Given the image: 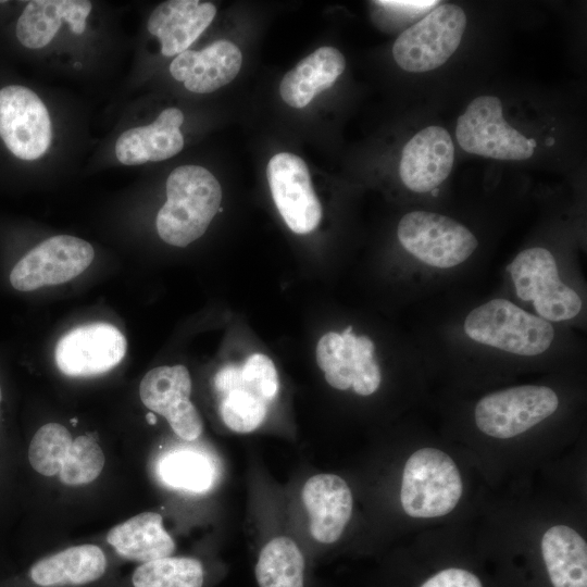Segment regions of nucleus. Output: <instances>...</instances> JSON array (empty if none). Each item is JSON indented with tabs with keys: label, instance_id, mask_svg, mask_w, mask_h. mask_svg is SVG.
<instances>
[{
	"label": "nucleus",
	"instance_id": "1",
	"mask_svg": "<svg viewBox=\"0 0 587 587\" xmlns=\"http://www.w3.org/2000/svg\"><path fill=\"white\" fill-rule=\"evenodd\" d=\"M166 197L155 220L158 234L168 245L186 247L204 234L217 213L222 188L207 168L183 165L170 174Z\"/></svg>",
	"mask_w": 587,
	"mask_h": 587
},
{
	"label": "nucleus",
	"instance_id": "2",
	"mask_svg": "<svg viewBox=\"0 0 587 587\" xmlns=\"http://www.w3.org/2000/svg\"><path fill=\"white\" fill-rule=\"evenodd\" d=\"M462 330L474 344L528 358L544 354L555 340L552 323L505 298L473 308L463 320Z\"/></svg>",
	"mask_w": 587,
	"mask_h": 587
},
{
	"label": "nucleus",
	"instance_id": "3",
	"mask_svg": "<svg viewBox=\"0 0 587 587\" xmlns=\"http://www.w3.org/2000/svg\"><path fill=\"white\" fill-rule=\"evenodd\" d=\"M220 395L218 412L226 427L246 434L265 420L270 403L277 397L279 379L273 361L254 353L242 365L228 364L214 377Z\"/></svg>",
	"mask_w": 587,
	"mask_h": 587
},
{
	"label": "nucleus",
	"instance_id": "4",
	"mask_svg": "<svg viewBox=\"0 0 587 587\" xmlns=\"http://www.w3.org/2000/svg\"><path fill=\"white\" fill-rule=\"evenodd\" d=\"M516 297L530 303L537 316L560 323L578 316L583 300L560 277L550 250L532 247L522 250L507 266Z\"/></svg>",
	"mask_w": 587,
	"mask_h": 587
},
{
	"label": "nucleus",
	"instance_id": "5",
	"mask_svg": "<svg viewBox=\"0 0 587 587\" xmlns=\"http://www.w3.org/2000/svg\"><path fill=\"white\" fill-rule=\"evenodd\" d=\"M462 495V480L454 461L444 451L423 448L405 462L400 501L412 517H438L451 512Z\"/></svg>",
	"mask_w": 587,
	"mask_h": 587
},
{
	"label": "nucleus",
	"instance_id": "6",
	"mask_svg": "<svg viewBox=\"0 0 587 587\" xmlns=\"http://www.w3.org/2000/svg\"><path fill=\"white\" fill-rule=\"evenodd\" d=\"M32 467L47 477L58 476L67 486L92 483L101 474L105 458L95 438L71 432L59 423L42 425L28 447Z\"/></svg>",
	"mask_w": 587,
	"mask_h": 587
},
{
	"label": "nucleus",
	"instance_id": "7",
	"mask_svg": "<svg viewBox=\"0 0 587 587\" xmlns=\"http://www.w3.org/2000/svg\"><path fill=\"white\" fill-rule=\"evenodd\" d=\"M402 248L420 263L450 270L466 262L478 247L475 235L460 222L439 213L413 211L398 223Z\"/></svg>",
	"mask_w": 587,
	"mask_h": 587
},
{
	"label": "nucleus",
	"instance_id": "8",
	"mask_svg": "<svg viewBox=\"0 0 587 587\" xmlns=\"http://www.w3.org/2000/svg\"><path fill=\"white\" fill-rule=\"evenodd\" d=\"M465 27L466 15L460 7L438 4L398 36L392 46V57L407 72L435 70L455 52Z\"/></svg>",
	"mask_w": 587,
	"mask_h": 587
},
{
	"label": "nucleus",
	"instance_id": "9",
	"mask_svg": "<svg viewBox=\"0 0 587 587\" xmlns=\"http://www.w3.org/2000/svg\"><path fill=\"white\" fill-rule=\"evenodd\" d=\"M455 136L464 151L503 161L526 160L537 146L505 122L501 100L492 96L477 97L467 105L458 118Z\"/></svg>",
	"mask_w": 587,
	"mask_h": 587
},
{
	"label": "nucleus",
	"instance_id": "10",
	"mask_svg": "<svg viewBox=\"0 0 587 587\" xmlns=\"http://www.w3.org/2000/svg\"><path fill=\"white\" fill-rule=\"evenodd\" d=\"M559 407L555 391L547 386L522 385L491 392L476 404V426L484 434L507 439L552 415Z\"/></svg>",
	"mask_w": 587,
	"mask_h": 587
},
{
	"label": "nucleus",
	"instance_id": "11",
	"mask_svg": "<svg viewBox=\"0 0 587 587\" xmlns=\"http://www.w3.org/2000/svg\"><path fill=\"white\" fill-rule=\"evenodd\" d=\"M316 362L333 388L371 396L382 382L375 359V344L366 335H357L352 326L341 333L324 334L316 346Z\"/></svg>",
	"mask_w": 587,
	"mask_h": 587
},
{
	"label": "nucleus",
	"instance_id": "12",
	"mask_svg": "<svg viewBox=\"0 0 587 587\" xmlns=\"http://www.w3.org/2000/svg\"><path fill=\"white\" fill-rule=\"evenodd\" d=\"M93 248L84 239L53 236L26 253L13 267L10 282L20 291L66 283L92 262Z\"/></svg>",
	"mask_w": 587,
	"mask_h": 587
},
{
	"label": "nucleus",
	"instance_id": "13",
	"mask_svg": "<svg viewBox=\"0 0 587 587\" xmlns=\"http://www.w3.org/2000/svg\"><path fill=\"white\" fill-rule=\"evenodd\" d=\"M0 137L15 157L25 161L39 159L48 151L51 121L33 90L20 85L0 89Z\"/></svg>",
	"mask_w": 587,
	"mask_h": 587
},
{
	"label": "nucleus",
	"instance_id": "14",
	"mask_svg": "<svg viewBox=\"0 0 587 587\" xmlns=\"http://www.w3.org/2000/svg\"><path fill=\"white\" fill-rule=\"evenodd\" d=\"M267 182L275 205L286 225L296 234H309L321 222L322 207L304 161L280 152L267 163Z\"/></svg>",
	"mask_w": 587,
	"mask_h": 587
},
{
	"label": "nucleus",
	"instance_id": "15",
	"mask_svg": "<svg viewBox=\"0 0 587 587\" xmlns=\"http://www.w3.org/2000/svg\"><path fill=\"white\" fill-rule=\"evenodd\" d=\"M191 378L186 366H158L141 379L139 396L149 410L164 416L173 432L187 441L203 430L202 419L190 401Z\"/></svg>",
	"mask_w": 587,
	"mask_h": 587
},
{
	"label": "nucleus",
	"instance_id": "16",
	"mask_svg": "<svg viewBox=\"0 0 587 587\" xmlns=\"http://www.w3.org/2000/svg\"><path fill=\"white\" fill-rule=\"evenodd\" d=\"M126 352V339L112 324L97 322L75 327L57 344L55 363L68 376L102 374L116 366Z\"/></svg>",
	"mask_w": 587,
	"mask_h": 587
},
{
	"label": "nucleus",
	"instance_id": "17",
	"mask_svg": "<svg viewBox=\"0 0 587 587\" xmlns=\"http://www.w3.org/2000/svg\"><path fill=\"white\" fill-rule=\"evenodd\" d=\"M454 146L450 134L441 126H427L403 147L399 176L411 191H434L450 174Z\"/></svg>",
	"mask_w": 587,
	"mask_h": 587
},
{
	"label": "nucleus",
	"instance_id": "18",
	"mask_svg": "<svg viewBox=\"0 0 587 587\" xmlns=\"http://www.w3.org/2000/svg\"><path fill=\"white\" fill-rule=\"evenodd\" d=\"M302 501L310 517V532L321 544H334L352 514L351 490L340 476L316 474L303 485Z\"/></svg>",
	"mask_w": 587,
	"mask_h": 587
},
{
	"label": "nucleus",
	"instance_id": "19",
	"mask_svg": "<svg viewBox=\"0 0 587 587\" xmlns=\"http://www.w3.org/2000/svg\"><path fill=\"white\" fill-rule=\"evenodd\" d=\"M242 55L230 41L217 40L200 51L185 50L170 65L171 75L197 93L212 92L230 83L239 73Z\"/></svg>",
	"mask_w": 587,
	"mask_h": 587
},
{
	"label": "nucleus",
	"instance_id": "20",
	"mask_svg": "<svg viewBox=\"0 0 587 587\" xmlns=\"http://www.w3.org/2000/svg\"><path fill=\"white\" fill-rule=\"evenodd\" d=\"M216 9L211 2L170 0L159 4L148 20V30L159 38L165 57L177 55L211 24Z\"/></svg>",
	"mask_w": 587,
	"mask_h": 587
},
{
	"label": "nucleus",
	"instance_id": "21",
	"mask_svg": "<svg viewBox=\"0 0 587 587\" xmlns=\"http://www.w3.org/2000/svg\"><path fill=\"white\" fill-rule=\"evenodd\" d=\"M183 122V112L168 108L152 124L127 129L115 143L117 160L125 165H140L174 157L184 147L179 129Z\"/></svg>",
	"mask_w": 587,
	"mask_h": 587
},
{
	"label": "nucleus",
	"instance_id": "22",
	"mask_svg": "<svg viewBox=\"0 0 587 587\" xmlns=\"http://www.w3.org/2000/svg\"><path fill=\"white\" fill-rule=\"evenodd\" d=\"M108 567L103 550L96 545H79L45 557L29 570L39 587H77L98 580Z\"/></svg>",
	"mask_w": 587,
	"mask_h": 587
},
{
	"label": "nucleus",
	"instance_id": "23",
	"mask_svg": "<svg viewBox=\"0 0 587 587\" xmlns=\"http://www.w3.org/2000/svg\"><path fill=\"white\" fill-rule=\"evenodd\" d=\"M345 67L338 49L321 47L285 74L279 86L282 99L292 108H304L317 93L332 87Z\"/></svg>",
	"mask_w": 587,
	"mask_h": 587
},
{
	"label": "nucleus",
	"instance_id": "24",
	"mask_svg": "<svg viewBox=\"0 0 587 587\" xmlns=\"http://www.w3.org/2000/svg\"><path fill=\"white\" fill-rule=\"evenodd\" d=\"M107 540L122 558L141 563L171 557L175 550L162 516L155 512L137 514L112 527Z\"/></svg>",
	"mask_w": 587,
	"mask_h": 587
},
{
	"label": "nucleus",
	"instance_id": "25",
	"mask_svg": "<svg viewBox=\"0 0 587 587\" xmlns=\"http://www.w3.org/2000/svg\"><path fill=\"white\" fill-rule=\"evenodd\" d=\"M541 553L553 587H587V545L573 528L550 527L542 536Z\"/></svg>",
	"mask_w": 587,
	"mask_h": 587
},
{
	"label": "nucleus",
	"instance_id": "26",
	"mask_svg": "<svg viewBox=\"0 0 587 587\" xmlns=\"http://www.w3.org/2000/svg\"><path fill=\"white\" fill-rule=\"evenodd\" d=\"M304 557L288 537H275L261 550L255 564L259 587H304Z\"/></svg>",
	"mask_w": 587,
	"mask_h": 587
},
{
	"label": "nucleus",
	"instance_id": "27",
	"mask_svg": "<svg viewBox=\"0 0 587 587\" xmlns=\"http://www.w3.org/2000/svg\"><path fill=\"white\" fill-rule=\"evenodd\" d=\"M132 584L133 587H202L204 569L193 558L165 557L138 565Z\"/></svg>",
	"mask_w": 587,
	"mask_h": 587
},
{
	"label": "nucleus",
	"instance_id": "28",
	"mask_svg": "<svg viewBox=\"0 0 587 587\" xmlns=\"http://www.w3.org/2000/svg\"><path fill=\"white\" fill-rule=\"evenodd\" d=\"M67 0H34L18 17L16 36L26 48L39 49L55 36L65 18Z\"/></svg>",
	"mask_w": 587,
	"mask_h": 587
},
{
	"label": "nucleus",
	"instance_id": "29",
	"mask_svg": "<svg viewBox=\"0 0 587 587\" xmlns=\"http://www.w3.org/2000/svg\"><path fill=\"white\" fill-rule=\"evenodd\" d=\"M159 472L166 485L192 492L208 490L214 480L211 461L192 450H176L166 454L160 462Z\"/></svg>",
	"mask_w": 587,
	"mask_h": 587
},
{
	"label": "nucleus",
	"instance_id": "30",
	"mask_svg": "<svg viewBox=\"0 0 587 587\" xmlns=\"http://www.w3.org/2000/svg\"><path fill=\"white\" fill-rule=\"evenodd\" d=\"M440 1L435 0H380L371 2L372 20L385 32L405 30L434 10Z\"/></svg>",
	"mask_w": 587,
	"mask_h": 587
},
{
	"label": "nucleus",
	"instance_id": "31",
	"mask_svg": "<svg viewBox=\"0 0 587 587\" xmlns=\"http://www.w3.org/2000/svg\"><path fill=\"white\" fill-rule=\"evenodd\" d=\"M420 587H483L479 578L463 569L450 567L429 577Z\"/></svg>",
	"mask_w": 587,
	"mask_h": 587
},
{
	"label": "nucleus",
	"instance_id": "32",
	"mask_svg": "<svg viewBox=\"0 0 587 587\" xmlns=\"http://www.w3.org/2000/svg\"><path fill=\"white\" fill-rule=\"evenodd\" d=\"M92 9L91 2L87 0H67L64 21L68 24L71 32L80 35L86 26V18Z\"/></svg>",
	"mask_w": 587,
	"mask_h": 587
},
{
	"label": "nucleus",
	"instance_id": "33",
	"mask_svg": "<svg viewBox=\"0 0 587 587\" xmlns=\"http://www.w3.org/2000/svg\"><path fill=\"white\" fill-rule=\"evenodd\" d=\"M1 399H2V392H1V386H0V402H1Z\"/></svg>",
	"mask_w": 587,
	"mask_h": 587
}]
</instances>
